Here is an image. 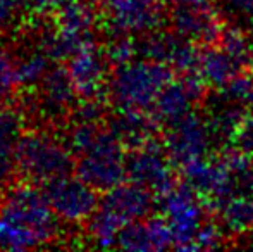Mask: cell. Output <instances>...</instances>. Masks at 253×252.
I'll use <instances>...</instances> for the list:
<instances>
[{"label":"cell","mask_w":253,"mask_h":252,"mask_svg":"<svg viewBox=\"0 0 253 252\" xmlns=\"http://www.w3.org/2000/svg\"><path fill=\"white\" fill-rule=\"evenodd\" d=\"M174 78V69L153 59H133L116 66L109 78L107 95L121 111L150 112L159 95Z\"/></svg>","instance_id":"cell-1"},{"label":"cell","mask_w":253,"mask_h":252,"mask_svg":"<svg viewBox=\"0 0 253 252\" xmlns=\"http://www.w3.org/2000/svg\"><path fill=\"white\" fill-rule=\"evenodd\" d=\"M21 7V0H0V30L10 26Z\"/></svg>","instance_id":"cell-25"},{"label":"cell","mask_w":253,"mask_h":252,"mask_svg":"<svg viewBox=\"0 0 253 252\" xmlns=\"http://www.w3.org/2000/svg\"><path fill=\"white\" fill-rule=\"evenodd\" d=\"M42 190L52 211L62 221L83 223L98 207V190L74 175H66L42 183Z\"/></svg>","instance_id":"cell-9"},{"label":"cell","mask_w":253,"mask_h":252,"mask_svg":"<svg viewBox=\"0 0 253 252\" xmlns=\"http://www.w3.org/2000/svg\"><path fill=\"white\" fill-rule=\"evenodd\" d=\"M127 180L162 197L176 187V166L166 147L155 140L131 149L127 154Z\"/></svg>","instance_id":"cell-10"},{"label":"cell","mask_w":253,"mask_h":252,"mask_svg":"<svg viewBox=\"0 0 253 252\" xmlns=\"http://www.w3.org/2000/svg\"><path fill=\"white\" fill-rule=\"evenodd\" d=\"M76 157V175L98 192L114 189L127 178L124 145L109 128H102L95 140Z\"/></svg>","instance_id":"cell-3"},{"label":"cell","mask_w":253,"mask_h":252,"mask_svg":"<svg viewBox=\"0 0 253 252\" xmlns=\"http://www.w3.org/2000/svg\"><path fill=\"white\" fill-rule=\"evenodd\" d=\"M222 230L245 233L253 228V190H241L224 199L215 207Z\"/></svg>","instance_id":"cell-18"},{"label":"cell","mask_w":253,"mask_h":252,"mask_svg":"<svg viewBox=\"0 0 253 252\" xmlns=\"http://www.w3.org/2000/svg\"><path fill=\"white\" fill-rule=\"evenodd\" d=\"M116 246L126 251H164L174 247V237L164 214L147 216L124 226Z\"/></svg>","instance_id":"cell-14"},{"label":"cell","mask_w":253,"mask_h":252,"mask_svg":"<svg viewBox=\"0 0 253 252\" xmlns=\"http://www.w3.org/2000/svg\"><path fill=\"white\" fill-rule=\"evenodd\" d=\"M0 214L37 232L45 244L55 239L59 230V218L45 199L43 190H38L37 187L28 183L7 190L0 205Z\"/></svg>","instance_id":"cell-8"},{"label":"cell","mask_w":253,"mask_h":252,"mask_svg":"<svg viewBox=\"0 0 253 252\" xmlns=\"http://www.w3.org/2000/svg\"><path fill=\"white\" fill-rule=\"evenodd\" d=\"M205 88V81L198 74H179L167 83L150 112L159 125L166 128L193 112L195 104L203 99Z\"/></svg>","instance_id":"cell-12"},{"label":"cell","mask_w":253,"mask_h":252,"mask_svg":"<svg viewBox=\"0 0 253 252\" xmlns=\"http://www.w3.org/2000/svg\"><path fill=\"white\" fill-rule=\"evenodd\" d=\"M162 212L170 226L176 249L195 251L198 233L209 221L203 197L190 185H176L162 195Z\"/></svg>","instance_id":"cell-6"},{"label":"cell","mask_w":253,"mask_h":252,"mask_svg":"<svg viewBox=\"0 0 253 252\" xmlns=\"http://www.w3.org/2000/svg\"><path fill=\"white\" fill-rule=\"evenodd\" d=\"M23 135V114L9 105H0V183H5L17 169V149Z\"/></svg>","instance_id":"cell-17"},{"label":"cell","mask_w":253,"mask_h":252,"mask_svg":"<svg viewBox=\"0 0 253 252\" xmlns=\"http://www.w3.org/2000/svg\"><path fill=\"white\" fill-rule=\"evenodd\" d=\"M155 204V194L133 182H123L103 192L97 211L88 219V232L98 247H112L119 232L136 219L147 218Z\"/></svg>","instance_id":"cell-2"},{"label":"cell","mask_w":253,"mask_h":252,"mask_svg":"<svg viewBox=\"0 0 253 252\" xmlns=\"http://www.w3.org/2000/svg\"><path fill=\"white\" fill-rule=\"evenodd\" d=\"M93 9L83 0H66L55 10V28L59 30L80 35H93Z\"/></svg>","instance_id":"cell-19"},{"label":"cell","mask_w":253,"mask_h":252,"mask_svg":"<svg viewBox=\"0 0 253 252\" xmlns=\"http://www.w3.org/2000/svg\"><path fill=\"white\" fill-rule=\"evenodd\" d=\"M159 128V121L153 118L152 112L147 111H121L117 109L116 116H112L109 121V130L129 151L155 140Z\"/></svg>","instance_id":"cell-16"},{"label":"cell","mask_w":253,"mask_h":252,"mask_svg":"<svg viewBox=\"0 0 253 252\" xmlns=\"http://www.w3.org/2000/svg\"><path fill=\"white\" fill-rule=\"evenodd\" d=\"M50 55L42 49L33 54L26 55L21 62H17V81L23 87H35L45 78V74L50 69V62H48Z\"/></svg>","instance_id":"cell-21"},{"label":"cell","mask_w":253,"mask_h":252,"mask_svg":"<svg viewBox=\"0 0 253 252\" xmlns=\"http://www.w3.org/2000/svg\"><path fill=\"white\" fill-rule=\"evenodd\" d=\"M172 31L197 45H212L220 38L224 17L219 0H164Z\"/></svg>","instance_id":"cell-5"},{"label":"cell","mask_w":253,"mask_h":252,"mask_svg":"<svg viewBox=\"0 0 253 252\" xmlns=\"http://www.w3.org/2000/svg\"><path fill=\"white\" fill-rule=\"evenodd\" d=\"M78 92L67 66H53L40 81V105L47 116H62L74 107Z\"/></svg>","instance_id":"cell-15"},{"label":"cell","mask_w":253,"mask_h":252,"mask_svg":"<svg viewBox=\"0 0 253 252\" xmlns=\"http://www.w3.org/2000/svg\"><path fill=\"white\" fill-rule=\"evenodd\" d=\"M105 28L114 37H141L157 31L167 16L164 0H97Z\"/></svg>","instance_id":"cell-7"},{"label":"cell","mask_w":253,"mask_h":252,"mask_svg":"<svg viewBox=\"0 0 253 252\" xmlns=\"http://www.w3.org/2000/svg\"><path fill=\"white\" fill-rule=\"evenodd\" d=\"M19 87L17 81V64L12 61L10 54L0 47V104L10 97Z\"/></svg>","instance_id":"cell-23"},{"label":"cell","mask_w":253,"mask_h":252,"mask_svg":"<svg viewBox=\"0 0 253 252\" xmlns=\"http://www.w3.org/2000/svg\"><path fill=\"white\" fill-rule=\"evenodd\" d=\"M213 135L209 128V123L190 112L184 118L166 126V147L174 166L190 164L197 159L207 157L212 145Z\"/></svg>","instance_id":"cell-11"},{"label":"cell","mask_w":253,"mask_h":252,"mask_svg":"<svg viewBox=\"0 0 253 252\" xmlns=\"http://www.w3.org/2000/svg\"><path fill=\"white\" fill-rule=\"evenodd\" d=\"M219 9L227 24L240 26L243 23L253 24V0H219Z\"/></svg>","instance_id":"cell-22"},{"label":"cell","mask_w":253,"mask_h":252,"mask_svg":"<svg viewBox=\"0 0 253 252\" xmlns=\"http://www.w3.org/2000/svg\"><path fill=\"white\" fill-rule=\"evenodd\" d=\"M45 240L28 226L0 214V249L26 251L43 246Z\"/></svg>","instance_id":"cell-20"},{"label":"cell","mask_w":253,"mask_h":252,"mask_svg":"<svg viewBox=\"0 0 253 252\" xmlns=\"http://www.w3.org/2000/svg\"><path fill=\"white\" fill-rule=\"evenodd\" d=\"M62 2H66V0H21V5L28 12L48 14V12H55L62 5Z\"/></svg>","instance_id":"cell-24"},{"label":"cell","mask_w":253,"mask_h":252,"mask_svg":"<svg viewBox=\"0 0 253 252\" xmlns=\"http://www.w3.org/2000/svg\"><path fill=\"white\" fill-rule=\"evenodd\" d=\"M74 154L66 142L47 133H26L17 149V169L33 183H45L59 176L73 175Z\"/></svg>","instance_id":"cell-4"},{"label":"cell","mask_w":253,"mask_h":252,"mask_svg":"<svg viewBox=\"0 0 253 252\" xmlns=\"http://www.w3.org/2000/svg\"><path fill=\"white\" fill-rule=\"evenodd\" d=\"M107 64L109 59L98 50L97 45L78 52L67 61V71L78 92V97L83 101L100 97L102 92L109 87L110 76L107 74Z\"/></svg>","instance_id":"cell-13"}]
</instances>
